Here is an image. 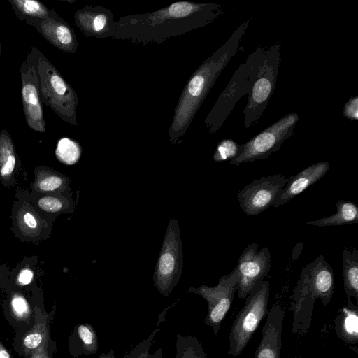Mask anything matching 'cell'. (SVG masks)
<instances>
[{
	"label": "cell",
	"instance_id": "obj_1",
	"mask_svg": "<svg viewBox=\"0 0 358 358\" xmlns=\"http://www.w3.org/2000/svg\"><path fill=\"white\" fill-rule=\"evenodd\" d=\"M224 13L216 3L180 1L155 11L119 17L113 38L143 45L160 44L204 27Z\"/></svg>",
	"mask_w": 358,
	"mask_h": 358
},
{
	"label": "cell",
	"instance_id": "obj_2",
	"mask_svg": "<svg viewBox=\"0 0 358 358\" xmlns=\"http://www.w3.org/2000/svg\"><path fill=\"white\" fill-rule=\"evenodd\" d=\"M250 21L249 19L239 25L227 41L204 60L189 78L176 105L168 130L172 143H176L185 134L218 76L236 55Z\"/></svg>",
	"mask_w": 358,
	"mask_h": 358
},
{
	"label": "cell",
	"instance_id": "obj_3",
	"mask_svg": "<svg viewBox=\"0 0 358 358\" xmlns=\"http://www.w3.org/2000/svg\"><path fill=\"white\" fill-rule=\"evenodd\" d=\"M334 285L333 269L322 255L301 270L290 301L294 334L308 333L316 299H320L322 304L327 306L333 296Z\"/></svg>",
	"mask_w": 358,
	"mask_h": 358
},
{
	"label": "cell",
	"instance_id": "obj_4",
	"mask_svg": "<svg viewBox=\"0 0 358 358\" xmlns=\"http://www.w3.org/2000/svg\"><path fill=\"white\" fill-rule=\"evenodd\" d=\"M27 60L36 71L41 101L63 121L78 125L76 116L78 96L73 88L36 47L31 48Z\"/></svg>",
	"mask_w": 358,
	"mask_h": 358
},
{
	"label": "cell",
	"instance_id": "obj_5",
	"mask_svg": "<svg viewBox=\"0 0 358 358\" xmlns=\"http://www.w3.org/2000/svg\"><path fill=\"white\" fill-rule=\"evenodd\" d=\"M265 50L264 47L258 46L234 73L204 120L209 134H215L222 127L238 101L248 94Z\"/></svg>",
	"mask_w": 358,
	"mask_h": 358
},
{
	"label": "cell",
	"instance_id": "obj_6",
	"mask_svg": "<svg viewBox=\"0 0 358 358\" xmlns=\"http://www.w3.org/2000/svg\"><path fill=\"white\" fill-rule=\"evenodd\" d=\"M270 285L260 280L245 299V304L238 313L229 335V355L238 357L247 346L262 319L268 313Z\"/></svg>",
	"mask_w": 358,
	"mask_h": 358
},
{
	"label": "cell",
	"instance_id": "obj_7",
	"mask_svg": "<svg viewBox=\"0 0 358 358\" xmlns=\"http://www.w3.org/2000/svg\"><path fill=\"white\" fill-rule=\"evenodd\" d=\"M280 42L265 50L257 75L248 92V102L243 111L244 126L249 129L259 120L273 95L280 69Z\"/></svg>",
	"mask_w": 358,
	"mask_h": 358
},
{
	"label": "cell",
	"instance_id": "obj_8",
	"mask_svg": "<svg viewBox=\"0 0 358 358\" xmlns=\"http://www.w3.org/2000/svg\"><path fill=\"white\" fill-rule=\"evenodd\" d=\"M299 115L292 112L283 116L249 141L240 145L238 154L229 161L238 166L257 159H264L278 151L282 143L291 137L299 121Z\"/></svg>",
	"mask_w": 358,
	"mask_h": 358
},
{
	"label": "cell",
	"instance_id": "obj_9",
	"mask_svg": "<svg viewBox=\"0 0 358 358\" xmlns=\"http://www.w3.org/2000/svg\"><path fill=\"white\" fill-rule=\"evenodd\" d=\"M182 243L178 221L171 219L164 235L156 264L154 285L164 296H168L182 273Z\"/></svg>",
	"mask_w": 358,
	"mask_h": 358
},
{
	"label": "cell",
	"instance_id": "obj_10",
	"mask_svg": "<svg viewBox=\"0 0 358 358\" xmlns=\"http://www.w3.org/2000/svg\"><path fill=\"white\" fill-rule=\"evenodd\" d=\"M239 280L236 267L229 274L219 278L214 287L205 284L195 288L190 287L188 292L201 296L208 304L207 313L203 320L207 326L213 329L214 336H217L223 319L232 304L234 294L237 291Z\"/></svg>",
	"mask_w": 358,
	"mask_h": 358
},
{
	"label": "cell",
	"instance_id": "obj_11",
	"mask_svg": "<svg viewBox=\"0 0 358 358\" xmlns=\"http://www.w3.org/2000/svg\"><path fill=\"white\" fill-rule=\"evenodd\" d=\"M287 178L280 173L263 176L245 185L237 194L239 205L248 215H257L270 206Z\"/></svg>",
	"mask_w": 358,
	"mask_h": 358
},
{
	"label": "cell",
	"instance_id": "obj_12",
	"mask_svg": "<svg viewBox=\"0 0 358 358\" xmlns=\"http://www.w3.org/2000/svg\"><path fill=\"white\" fill-rule=\"evenodd\" d=\"M258 245L252 243L241 254L236 266L239 280L237 285L238 299H245L254 285L267 277L271 268V254L268 247L258 250Z\"/></svg>",
	"mask_w": 358,
	"mask_h": 358
},
{
	"label": "cell",
	"instance_id": "obj_13",
	"mask_svg": "<svg viewBox=\"0 0 358 358\" xmlns=\"http://www.w3.org/2000/svg\"><path fill=\"white\" fill-rule=\"evenodd\" d=\"M20 75L22 107L27 124L32 130L43 133L46 124L34 66L25 59L20 67Z\"/></svg>",
	"mask_w": 358,
	"mask_h": 358
},
{
	"label": "cell",
	"instance_id": "obj_14",
	"mask_svg": "<svg viewBox=\"0 0 358 358\" xmlns=\"http://www.w3.org/2000/svg\"><path fill=\"white\" fill-rule=\"evenodd\" d=\"M75 24L87 37L113 38L116 22L110 9L102 6H86L74 13Z\"/></svg>",
	"mask_w": 358,
	"mask_h": 358
},
{
	"label": "cell",
	"instance_id": "obj_15",
	"mask_svg": "<svg viewBox=\"0 0 358 358\" xmlns=\"http://www.w3.org/2000/svg\"><path fill=\"white\" fill-rule=\"evenodd\" d=\"M31 25L59 50L71 54L76 52L78 43L73 29L55 11L50 10L48 18Z\"/></svg>",
	"mask_w": 358,
	"mask_h": 358
},
{
	"label": "cell",
	"instance_id": "obj_16",
	"mask_svg": "<svg viewBox=\"0 0 358 358\" xmlns=\"http://www.w3.org/2000/svg\"><path fill=\"white\" fill-rule=\"evenodd\" d=\"M285 311L274 303L267 313L262 338L253 358H280Z\"/></svg>",
	"mask_w": 358,
	"mask_h": 358
},
{
	"label": "cell",
	"instance_id": "obj_17",
	"mask_svg": "<svg viewBox=\"0 0 358 358\" xmlns=\"http://www.w3.org/2000/svg\"><path fill=\"white\" fill-rule=\"evenodd\" d=\"M329 169L328 162H317L296 175L288 177L285 185L275 196L273 206L278 207L285 204L324 176Z\"/></svg>",
	"mask_w": 358,
	"mask_h": 358
},
{
	"label": "cell",
	"instance_id": "obj_18",
	"mask_svg": "<svg viewBox=\"0 0 358 358\" xmlns=\"http://www.w3.org/2000/svg\"><path fill=\"white\" fill-rule=\"evenodd\" d=\"M334 320L337 336L350 347L357 351L358 343V306L346 305L340 310Z\"/></svg>",
	"mask_w": 358,
	"mask_h": 358
},
{
	"label": "cell",
	"instance_id": "obj_19",
	"mask_svg": "<svg viewBox=\"0 0 358 358\" xmlns=\"http://www.w3.org/2000/svg\"><path fill=\"white\" fill-rule=\"evenodd\" d=\"M343 285L347 296V305L354 304L352 298L354 297L358 303V251L345 248L342 255Z\"/></svg>",
	"mask_w": 358,
	"mask_h": 358
},
{
	"label": "cell",
	"instance_id": "obj_20",
	"mask_svg": "<svg viewBox=\"0 0 358 358\" xmlns=\"http://www.w3.org/2000/svg\"><path fill=\"white\" fill-rule=\"evenodd\" d=\"M336 213L314 221H309L306 224L317 227L340 226L358 222V208L350 201L341 200L336 203Z\"/></svg>",
	"mask_w": 358,
	"mask_h": 358
},
{
	"label": "cell",
	"instance_id": "obj_21",
	"mask_svg": "<svg viewBox=\"0 0 358 358\" xmlns=\"http://www.w3.org/2000/svg\"><path fill=\"white\" fill-rule=\"evenodd\" d=\"M17 17L29 24L48 17L50 10L36 0H9Z\"/></svg>",
	"mask_w": 358,
	"mask_h": 358
},
{
	"label": "cell",
	"instance_id": "obj_22",
	"mask_svg": "<svg viewBox=\"0 0 358 358\" xmlns=\"http://www.w3.org/2000/svg\"><path fill=\"white\" fill-rule=\"evenodd\" d=\"M16 166V155L13 140L6 129L0 131V177L8 181Z\"/></svg>",
	"mask_w": 358,
	"mask_h": 358
},
{
	"label": "cell",
	"instance_id": "obj_23",
	"mask_svg": "<svg viewBox=\"0 0 358 358\" xmlns=\"http://www.w3.org/2000/svg\"><path fill=\"white\" fill-rule=\"evenodd\" d=\"M175 358H208L197 337L192 335L176 336Z\"/></svg>",
	"mask_w": 358,
	"mask_h": 358
},
{
	"label": "cell",
	"instance_id": "obj_24",
	"mask_svg": "<svg viewBox=\"0 0 358 358\" xmlns=\"http://www.w3.org/2000/svg\"><path fill=\"white\" fill-rule=\"evenodd\" d=\"M69 179L54 171H40L36 176L34 188L40 192L63 191L69 184Z\"/></svg>",
	"mask_w": 358,
	"mask_h": 358
},
{
	"label": "cell",
	"instance_id": "obj_25",
	"mask_svg": "<svg viewBox=\"0 0 358 358\" xmlns=\"http://www.w3.org/2000/svg\"><path fill=\"white\" fill-rule=\"evenodd\" d=\"M82 152L80 145L69 138H62L57 143L55 155L57 159L66 165H73L78 162Z\"/></svg>",
	"mask_w": 358,
	"mask_h": 358
},
{
	"label": "cell",
	"instance_id": "obj_26",
	"mask_svg": "<svg viewBox=\"0 0 358 358\" xmlns=\"http://www.w3.org/2000/svg\"><path fill=\"white\" fill-rule=\"evenodd\" d=\"M77 334L84 353H96L98 350V337L94 327L88 323L80 324L77 327Z\"/></svg>",
	"mask_w": 358,
	"mask_h": 358
},
{
	"label": "cell",
	"instance_id": "obj_27",
	"mask_svg": "<svg viewBox=\"0 0 358 358\" xmlns=\"http://www.w3.org/2000/svg\"><path fill=\"white\" fill-rule=\"evenodd\" d=\"M239 150L240 145L232 139H223L217 143L213 158L217 162L230 161L238 154Z\"/></svg>",
	"mask_w": 358,
	"mask_h": 358
},
{
	"label": "cell",
	"instance_id": "obj_28",
	"mask_svg": "<svg viewBox=\"0 0 358 358\" xmlns=\"http://www.w3.org/2000/svg\"><path fill=\"white\" fill-rule=\"evenodd\" d=\"M159 330V324H157L152 333L146 338L136 345L124 358H148L150 349L154 343L155 335Z\"/></svg>",
	"mask_w": 358,
	"mask_h": 358
},
{
	"label": "cell",
	"instance_id": "obj_29",
	"mask_svg": "<svg viewBox=\"0 0 358 358\" xmlns=\"http://www.w3.org/2000/svg\"><path fill=\"white\" fill-rule=\"evenodd\" d=\"M69 201L55 196L42 197L38 201V206L44 211L56 213L69 207Z\"/></svg>",
	"mask_w": 358,
	"mask_h": 358
},
{
	"label": "cell",
	"instance_id": "obj_30",
	"mask_svg": "<svg viewBox=\"0 0 358 358\" xmlns=\"http://www.w3.org/2000/svg\"><path fill=\"white\" fill-rule=\"evenodd\" d=\"M20 227L26 231L34 233L39 230L40 223L37 216L31 210H24L18 217Z\"/></svg>",
	"mask_w": 358,
	"mask_h": 358
},
{
	"label": "cell",
	"instance_id": "obj_31",
	"mask_svg": "<svg viewBox=\"0 0 358 358\" xmlns=\"http://www.w3.org/2000/svg\"><path fill=\"white\" fill-rule=\"evenodd\" d=\"M11 306L15 314L19 317H23L29 312V306L26 299L21 295H15L11 300Z\"/></svg>",
	"mask_w": 358,
	"mask_h": 358
},
{
	"label": "cell",
	"instance_id": "obj_32",
	"mask_svg": "<svg viewBox=\"0 0 358 358\" xmlns=\"http://www.w3.org/2000/svg\"><path fill=\"white\" fill-rule=\"evenodd\" d=\"M343 115L351 120H358V96H352L345 103Z\"/></svg>",
	"mask_w": 358,
	"mask_h": 358
},
{
	"label": "cell",
	"instance_id": "obj_33",
	"mask_svg": "<svg viewBox=\"0 0 358 358\" xmlns=\"http://www.w3.org/2000/svg\"><path fill=\"white\" fill-rule=\"evenodd\" d=\"M42 334L38 331H32L24 339V345L28 349H34L37 348L42 342Z\"/></svg>",
	"mask_w": 358,
	"mask_h": 358
},
{
	"label": "cell",
	"instance_id": "obj_34",
	"mask_svg": "<svg viewBox=\"0 0 358 358\" xmlns=\"http://www.w3.org/2000/svg\"><path fill=\"white\" fill-rule=\"evenodd\" d=\"M34 278L33 271L28 268L22 269L17 275V282L22 285H26L29 284Z\"/></svg>",
	"mask_w": 358,
	"mask_h": 358
},
{
	"label": "cell",
	"instance_id": "obj_35",
	"mask_svg": "<svg viewBox=\"0 0 358 358\" xmlns=\"http://www.w3.org/2000/svg\"><path fill=\"white\" fill-rule=\"evenodd\" d=\"M148 358H163L162 348H157L155 352L152 354L150 353Z\"/></svg>",
	"mask_w": 358,
	"mask_h": 358
},
{
	"label": "cell",
	"instance_id": "obj_36",
	"mask_svg": "<svg viewBox=\"0 0 358 358\" xmlns=\"http://www.w3.org/2000/svg\"><path fill=\"white\" fill-rule=\"evenodd\" d=\"M98 358H117L113 350H110L108 353H102Z\"/></svg>",
	"mask_w": 358,
	"mask_h": 358
},
{
	"label": "cell",
	"instance_id": "obj_37",
	"mask_svg": "<svg viewBox=\"0 0 358 358\" xmlns=\"http://www.w3.org/2000/svg\"><path fill=\"white\" fill-rule=\"evenodd\" d=\"M0 358H10L8 352L0 345Z\"/></svg>",
	"mask_w": 358,
	"mask_h": 358
},
{
	"label": "cell",
	"instance_id": "obj_38",
	"mask_svg": "<svg viewBox=\"0 0 358 358\" xmlns=\"http://www.w3.org/2000/svg\"><path fill=\"white\" fill-rule=\"evenodd\" d=\"M1 43H0V56H1Z\"/></svg>",
	"mask_w": 358,
	"mask_h": 358
}]
</instances>
